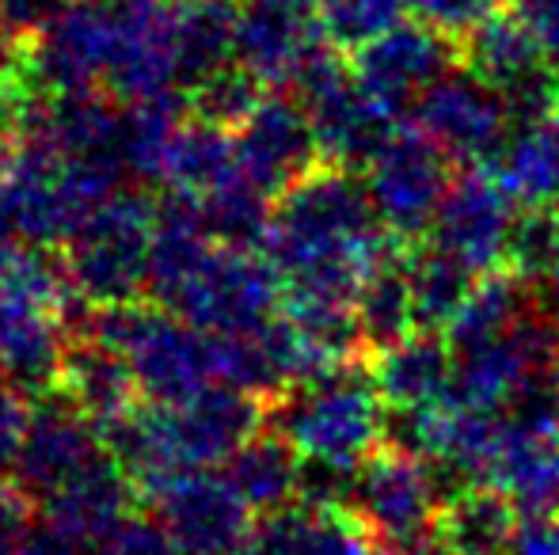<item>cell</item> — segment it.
Returning a JSON list of instances; mask_svg holds the SVG:
<instances>
[{"mask_svg":"<svg viewBox=\"0 0 559 555\" xmlns=\"http://www.w3.org/2000/svg\"><path fill=\"white\" fill-rule=\"evenodd\" d=\"M556 411H559V370H556Z\"/></svg>","mask_w":559,"mask_h":555,"instance_id":"cell-47","label":"cell"},{"mask_svg":"<svg viewBox=\"0 0 559 555\" xmlns=\"http://www.w3.org/2000/svg\"><path fill=\"white\" fill-rule=\"evenodd\" d=\"M297 4H305V8H317V4H320V0H297Z\"/></svg>","mask_w":559,"mask_h":555,"instance_id":"cell-46","label":"cell"},{"mask_svg":"<svg viewBox=\"0 0 559 555\" xmlns=\"http://www.w3.org/2000/svg\"><path fill=\"white\" fill-rule=\"evenodd\" d=\"M58 393L73 400L92 422H99L104 434H111L118 422L130 419L141 400V388L126 358L92 335L69 339L66 362L58 373Z\"/></svg>","mask_w":559,"mask_h":555,"instance_id":"cell-19","label":"cell"},{"mask_svg":"<svg viewBox=\"0 0 559 555\" xmlns=\"http://www.w3.org/2000/svg\"><path fill=\"white\" fill-rule=\"evenodd\" d=\"M263 396L236 385H210L183 403H148L107 434L118 464L145 498L160 483L191 472H217L266 422Z\"/></svg>","mask_w":559,"mask_h":555,"instance_id":"cell-1","label":"cell"},{"mask_svg":"<svg viewBox=\"0 0 559 555\" xmlns=\"http://www.w3.org/2000/svg\"><path fill=\"white\" fill-rule=\"evenodd\" d=\"M412 244H400L373 275L366 278L358 293V327L366 350H389L400 339H407L412 331H419L415 324V304H412V286H407V267L404 255Z\"/></svg>","mask_w":559,"mask_h":555,"instance_id":"cell-30","label":"cell"},{"mask_svg":"<svg viewBox=\"0 0 559 555\" xmlns=\"http://www.w3.org/2000/svg\"><path fill=\"white\" fill-rule=\"evenodd\" d=\"M160 526L183 555H248L255 514L228 487L222 472H191L148 491Z\"/></svg>","mask_w":559,"mask_h":555,"instance_id":"cell-12","label":"cell"},{"mask_svg":"<svg viewBox=\"0 0 559 555\" xmlns=\"http://www.w3.org/2000/svg\"><path fill=\"white\" fill-rule=\"evenodd\" d=\"M320 46L324 35L312 8L297 0H240L236 65L248 69L266 92H294Z\"/></svg>","mask_w":559,"mask_h":555,"instance_id":"cell-16","label":"cell"},{"mask_svg":"<svg viewBox=\"0 0 559 555\" xmlns=\"http://www.w3.org/2000/svg\"><path fill=\"white\" fill-rule=\"evenodd\" d=\"M15 240H20V232H15V221H12V209H8V191H4V176H0V260H4L8 252H15Z\"/></svg>","mask_w":559,"mask_h":555,"instance_id":"cell-42","label":"cell"},{"mask_svg":"<svg viewBox=\"0 0 559 555\" xmlns=\"http://www.w3.org/2000/svg\"><path fill=\"white\" fill-rule=\"evenodd\" d=\"M156 237V202L141 191H115L84 225L61 244V263L69 270L76 297L88 309L138 301L148 293Z\"/></svg>","mask_w":559,"mask_h":555,"instance_id":"cell-5","label":"cell"},{"mask_svg":"<svg viewBox=\"0 0 559 555\" xmlns=\"http://www.w3.org/2000/svg\"><path fill=\"white\" fill-rule=\"evenodd\" d=\"M23 111H27V96H23V81L0 76V156L15 141L23 126Z\"/></svg>","mask_w":559,"mask_h":555,"instance_id":"cell-40","label":"cell"},{"mask_svg":"<svg viewBox=\"0 0 559 555\" xmlns=\"http://www.w3.org/2000/svg\"><path fill=\"white\" fill-rule=\"evenodd\" d=\"M510 555H559V518L556 514H525L518 521Z\"/></svg>","mask_w":559,"mask_h":555,"instance_id":"cell-38","label":"cell"},{"mask_svg":"<svg viewBox=\"0 0 559 555\" xmlns=\"http://www.w3.org/2000/svg\"><path fill=\"white\" fill-rule=\"evenodd\" d=\"M495 171L522 206H552L559 194V99L545 119L510 134Z\"/></svg>","mask_w":559,"mask_h":555,"instance_id":"cell-27","label":"cell"},{"mask_svg":"<svg viewBox=\"0 0 559 555\" xmlns=\"http://www.w3.org/2000/svg\"><path fill=\"white\" fill-rule=\"evenodd\" d=\"M559 263V214L552 206H525V214H518L514 232H510L507 263L514 275L525 281H548V275Z\"/></svg>","mask_w":559,"mask_h":555,"instance_id":"cell-33","label":"cell"},{"mask_svg":"<svg viewBox=\"0 0 559 555\" xmlns=\"http://www.w3.org/2000/svg\"><path fill=\"white\" fill-rule=\"evenodd\" d=\"M404 267H407V286H412L419 331H449V324L456 319L461 304L468 301L479 275L435 244L427 248L412 244L404 255Z\"/></svg>","mask_w":559,"mask_h":555,"instance_id":"cell-29","label":"cell"},{"mask_svg":"<svg viewBox=\"0 0 559 555\" xmlns=\"http://www.w3.org/2000/svg\"><path fill=\"white\" fill-rule=\"evenodd\" d=\"M66 319V312L46 304L0 297V373L20 381L31 393L58 388V373L69 350Z\"/></svg>","mask_w":559,"mask_h":555,"instance_id":"cell-21","label":"cell"},{"mask_svg":"<svg viewBox=\"0 0 559 555\" xmlns=\"http://www.w3.org/2000/svg\"><path fill=\"white\" fill-rule=\"evenodd\" d=\"M248 555H381L369 529L343 506L294 503L255 526Z\"/></svg>","mask_w":559,"mask_h":555,"instance_id":"cell-20","label":"cell"},{"mask_svg":"<svg viewBox=\"0 0 559 555\" xmlns=\"http://www.w3.org/2000/svg\"><path fill=\"white\" fill-rule=\"evenodd\" d=\"M552 209H556V214H559V194H556V202H552Z\"/></svg>","mask_w":559,"mask_h":555,"instance_id":"cell-48","label":"cell"},{"mask_svg":"<svg viewBox=\"0 0 559 555\" xmlns=\"http://www.w3.org/2000/svg\"><path fill=\"white\" fill-rule=\"evenodd\" d=\"M369 373L389 411H427L449 400L456 350L445 331H412L396 347L377 350Z\"/></svg>","mask_w":559,"mask_h":555,"instance_id":"cell-18","label":"cell"},{"mask_svg":"<svg viewBox=\"0 0 559 555\" xmlns=\"http://www.w3.org/2000/svg\"><path fill=\"white\" fill-rule=\"evenodd\" d=\"M537 312L533 301V281H525L522 275H514L510 267H495L487 275L476 278L468 301L461 304L456 319L449 324V342L453 350H468L479 342H491L510 335L518 324Z\"/></svg>","mask_w":559,"mask_h":555,"instance_id":"cell-26","label":"cell"},{"mask_svg":"<svg viewBox=\"0 0 559 555\" xmlns=\"http://www.w3.org/2000/svg\"><path fill=\"white\" fill-rule=\"evenodd\" d=\"M111 457V445L99 422H92L66 396H46L35 408L27 442H23L20 464L12 483L31 498V506H43L50 495Z\"/></svg>","mask_w":559,"mask_h":555,"instance_id":"cell-13","label":"cell"},{"mask_svg":"<svg viewBox=\"0 0 559 555\" xmlns=\"http://www.w3.org/2000/svg\"><path fill=\"white\" fill-rule=\"evenodd\" d=\"M518 206L522 202L510 194L499 171L484 168V164H468L449 183V194L427 240L453 260H461L464 267H472L476 275H487V270L507 263Z\"/></svg>","mask_w":559,"mask_h":555,"instance_id":"cell-11","label":"cell"},{"mask_svg":"<svg viewBox=\"0 0 559 555\" xmlns=\"http://www.w3.org/2000/svg\"><path fill=\"white\" fill-rule=\"evenodd\" d=\"M415 126L453 164H487L510 141L514 119L491 81L472 69H449L442 81L415 104Z\"/></svg>","mask_w":559,"mask_h":555,"instance_id":"cell-10","label":"cell"},{"mask_svg":"<svg viewBox=\"0 0 559 555\" xmlns=\"http://www.w3.org/2000/svg\"><path fill=\"white\" fill-rule=\"evenodd\" d=\"M240 0H179V69L191 92L210 73L236 61Z\"/></svg>","mask_w":559,"mask_h":555,"instance_id":"cell-28","label":"cell"},{"mask_svg":"<svg viewBox=\"0 0 559 555\" xmlns=\"http://www.w3.org/2000/svg\"><path fill=\"white\" fill-rule=\"evenodd\" d=\"M449 156L419 126H396L366 168V191L400 244L430 237L449 194Z\"/></svg>","mask_w":559,"mask_h":555,"instance_id":"cell-8","label":"cell"},{"mask_svg":"<svg viewBox=\"0 0 559 555\" xmlns=\"http://www.w3.org/2000/svg\"><path fill=\"white\" fill-rule=\"evenodd\" d=\"M510 8L545 46V53H559V0H510Z\"/></svg>","mask_w":559,"mask_h":555,"instance_id":"cell-39","label":"cell"},{"mask_svg":"<svg viewBox=\"0 0 559 555\" xmlns=\"http://www.w3.org/2000/svg\"><path fill=\"white\" fill-rule=\"evenodd\" d=\"M84 335L126 358L148 403H183L222 385L217 335L187 324L156 301H122L88 312Z\"/></svg>","mask_w":559,"mask_h":555,"instance_id":"cell-2","label":"cell"},{"mask_svg":"<svg viewBox=\"0 0 559 555\" xmlns=\"http://www.w3.org/2000/svg\"><path fill=\"white\" fill-rule=\"evenodd\" d=\"M484 483L499 487L522 514L559 510V411L556 385L525 396L502 415Z\"/></svg>","mask_w":559,"mask_h":555,"instance_id":"cell-9","label":"cell"},{"mask_svg":"<svg viewBox=\"0 0 559 555\" xmlns=\"http://www.w3.org/2000/svg\"><path fill=\"white\" fill-rule=\"evenodd\" d=\"M545 286H548V293H552L556 316H559V263H556V270H552V275H548V281H545Z\"/></svg>","mask_w":559,"mask_h":555,"instance_id":"cell-44","label":"cell"},{"mask_svg":"<svg viewBox=\"0 0 559 555\" xmlns=\"http://www.w3.org/2000/svg\"><path fill=\"white\" fill-rule=\"evenodd\" d=\"M266 96V88L233 61V65L210 73L206 81H199L191 92H187V111L199 114L206 122H217V126L236 130L251 111L259 107V99Z\"/></svg>","mask_w":559,"mask_h":555,"instance_id":"cell-32","label":"cell"},{"mask_svg":"<svg viewBox=\"0 0 559 555\" xmlns=\"http://www.w3.org/2000/svg\"><path fill=\"white\" fill-rule=\"evenodd\" d=\"M66 8V0H0V27L15 46L27 50V43Z\"/></svg>","mask_w":559,"mask_h":555,"instance_id":"cell-37","label":"cell"},{"mask_svg":"<svg viewBox=\"0 0 559 555\" xmlns=\"http://www.w3.org/2000/svg\"><path fill=\"white\" fill-rule=\"evenodd\" d=\"M461 65L472 69L476 76H484V81H491L502 92L545 73L548 58L545 46L533 38V31L514 15V8L510 12L495 8L479 27H472L461 38Z\"/></svg>","mask_w":559,"mask_h":555,"instance_id":"cell-25","label":"cell"},{"mask_svg":"<svg viewBox=\"0 0 559 555\" xmlns=\"http://www.w3.org/2000/svg\"><path fill=\"white\" fill-rule=\"evenodd\" d=\"M456 61H461V46H453V38L427 23H400L389 35L350 53L354 81L392 114L419 104L449 69H456Z\"/></svg>","mask_w":559,"mask_h":555,"instance_id":"cell-14","label":"cell"},{"mask_svg":"<svg viewBox=\"0 0 559 555\" xmlns=\"http://www.w3.org/2000/svg\"><path fill=\"white\" fill-rule=\"evenodd\" d=\"M266 422L289 437L305 460L358 468L389 437V403L377 393L373 373L346 362L274 396Z\"/></svg>","mask_w":559,"mask_h":555,"instance_id":"cell-3","label":"cell"},{"mask_svg":"<svg viewBox=\"0 0 559 555\" xmlns=\"http://www.w3.org/2000/svg\"><path fill=\"white\" fill-rule=\"evenodd\" d=\"M8 209L23 244L61 248L92 209H99L126 183L66 156L43 130L23 122L0 160Z\"/></svg>","mask_w":559,"mask_h":555,"instance_id":"cell-4","label":"cell"},{"mask_svg":"<svg viewBox=\"0 0 559 555\" xmlns=\"http://www.w3.org/2000/svg\"><path fill=\"white\" fill-rule=\"evenodd\" d=\"M240 176V156H236V130L206 122L199 114L187 111L176 122L168 145L160 156V176L156 183L179 194H194L206 198L228 179Z\"/></svg>","mask_w":559,"mask_h":555,"instance_id":"cell-23","label":"cell"},{"mask_svg":"<svg viewBox=\"0 0 559 555\" xmlns=\"http://www.w3.org/2000/svg\"><path fill=\"white\" fill-rule=\"evenodd\" d=\"M548 69H552V81H556V88H559V53L548 58Z\"/></svg>","mask_w":559,"mask_h":555,"instance_id":"cell-45","label":"cell"},{"mask_svg":"<svg viewBox=\"0 0 559 555\" xmlns=\"http://www.w3.org/2000/svg\"><path fill=\"white\" fill-rule=\"evenodd\" d=\"M236 156L240 171L266 198H278L297 179L324 164L305 104L282 92H266L255 111L236 126Z\"/></svg>","mask_w":559,"mask_h":555,"instance_id":"cell-15","label":"cell"},{"mask_svg":"<svg viewBox=\"0 0 559 555\" xmlns=\"http://www.w3.org/2000/svg\"><path fill=\"white\" fill-rule=\"evenodd\" d=\"M31 419H35L31 388H23L20 381H12L8 373H0V480H12L15 475Z\"/></svg>","mask_w":559,"mask_h":555,"instance_id":"cell-34","label":"cell"},{"mask_svg":"<svg viewBox=\"0 0 559 555\" xmlns=\"http://www.w3.org/2000/svg\"><path fill=\"white\" fill-rule=\"evenodd\" d=\"M217 472L225 475L228 487H233L236 495L243 498V506H248L251 514H259V518L301 503L305 457L297 453V445L289 442V437H282L274 426L251 434Z\"/></svg>","mask_w":559,"mask_h":555,"instance_id":"cell-22","label":"cell"},{"mask_svg":"<svg viewBox=\"0 0 559 555\" xmlns=\"http://www.w3.org/2000/svg\"><path fill=\"white\" fill-rule=\"evenodd\" d=\"M133 495H138V487H133L130 472L118 464V457L111 453V457H104L96 468L76 475L69 487H61L58 495H50L35 510L46 529L81 544V548H92V544H99L111 533L118 521L130 518Z\"/></svg>","mask_w":559,"mask_h":555,"instance_id":"cell-17","label":"cell"},{"mask_svg":"<svg viewBox=\"0 0 559 555\" xmlns=\"http://www.w3.org/2000/svg\"><path fill=\"white\" fill-rule=\"evenodd\" d=\"M294 96L309 111L324 164H335V168L366 171L396 130V114L361 92L350 61H343V50L328 43L312 53L305 73L297 76Z\"/></svg>","mask_w":559,"mask_h":555,"instance_id":"cell-7","label":"cell"},{"mask_svg":"<svg viewBox=\"0 0 559 555\" xmlns=\"http://www.w3.org/2000/svg\"><path fill=\"white\" fill-rule=\"evenodd\" d=\"M12 555H88V548H81V544L66 541L61 533H53V529H35V533H27L20 541V548Z\"/></svg>","mask_w":559,"mask_h":555,"instance_id":"cell-41","label":"cell"},{"mask_svg":"<svg viewBox=\"0 0 559 555\" xmlns=\"http://www.w3.org/2000/svg\"><path fill=\"white\" fill-rule=\"evenodd\" d=\"M88 555H183L171 533L160 526V518H126L99 544H92Z\"/></svg>","mask_w":559,"mask_h":555,"instance_id":"cell-35","label":"cell"},{"mask_svg":"<svg viewBox=\"0 0 559 555\" xmlns=\"http://www.w3.org/2000/svg\"><path fill=\"white\" fill-rule=\"evenodd\" d=\"M312 12H317V27L328 46L343 53H358L373 38L400 27L412 4L407 0H320Z\"/></svg>","mask_w":559,"mask_h":555,"instance_id":"cell-31","label":"cell"},{"mask_svg":"<svg viewBox=\"0 0 559 555\" xmlns=\"http://www.w3.org/2000/svg\"><path fill=\"white\" fill-rule=\"evenodd\" d=\"M0 76H12V81H23V46H15L12 38L0 27Z\"/></svg>","mask_w":559,"mask_h":555,"instance_id":"cell-43","label":"cell"},{"mask_svg":"<svg viewBox=\"0 0 559 555\" xmlns=\"http://www.w3.org/2000/svg\"><path fill=\"white\" fill-rule=\"evenodd\" d=\"M518 506L491 483H468L453 491L438 514V536L445 555H510L518 533Z\"/></svg>","mask_w":559,"mask_h":555,"instance_id":"cell-24","label":"cell"},{"mask_svg":"<svg viewBox=\"0 0 559 555\" xmlns=\"http://www.w3.org/2000/svg\"><path fill=\"white\" fill-rule=\"evenodd\" d=\"M442 503V475L427 457L404 445H381L358 468L350 510L381 555H445L438 536Z\"/></svg>","mask_w":559,"mask_h":555,"instance_id":"cell-6","label":"cell"},{"mask_svg":"<svg viewBox=\"0 0 559 555\" xmlns=\"http://www.w3.org/2000/svg\"><path fill=\"white\" fill-rule=\"evenodd\" d=\"M407 4H412L419 23H427V27L442 31L445 38L461 43L472 27H479L499 8V0H407Z\"/></svg>","mask_w":559,"mask_h":555,"instance_id":"cell-36","label":"cell"}]
</instances>
